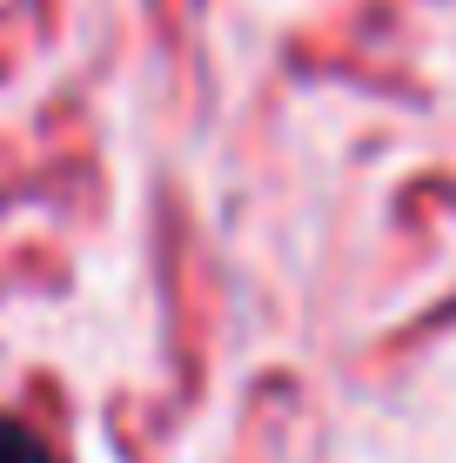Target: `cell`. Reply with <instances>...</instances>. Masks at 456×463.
Wrapping results in <instances>:
<instances>
[{
    "label": "cell",
    "instance_id": "1",
    "mask_svg": "<svg viewBox=\"0 0 456 463\" xmlns=\"http://www.w3.org/2000/svg\"><path fill=\"white\" fill-rule=\"evenodd\" d=\"M0 463H60V457H54V443H47L41 430H27L21 417L0 410Z\"/></svg>",
    "mask_w": 456,
    "mask_h": 463
}]
</instances>
